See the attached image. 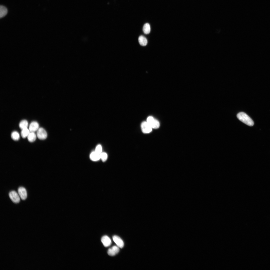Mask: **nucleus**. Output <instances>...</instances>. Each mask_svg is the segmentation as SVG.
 <instances>
[{
	"label": "nucleus",
	"mask_w": 270,
	"mask_h": 270,
	"mask_svg": "<svg viewBox=\"0 0 270 270\" xmlns=\"http://www.w3.org/2000/svg\"><path fill=\"white\" fill-rule=\"evenodd\" d=\"M119 247L117 246H114L109 248L108 251V254L110 256H113L117 254L119 251Z\"/></svg>",
	"instance_id": "6e6552de"
},
{
	"label": "nucleus",
	"mask_w": 270,
	"mask_h": 270,
	"mask_svg": "<svg viewBox=\"0 0 270 270\" xmlns=\"http://www.w3.org/2000/svg\"><path fill=\"white\" fill-rule=\"evenodd\" d=\"M29 130L30 132H34L37 131L39 128V125L36 122H32L29 126Z\"/></svg>",
	"instance_id": "1a4fd4ad"
},
{
	"label": "nucleus",
	"mask_w": 270,
	"mask_h": 270,
	"mask_svg": "<svg viewBox=\"0 0 270 270\" xmlns=\"http://www.w3.org/2000/svg\"><path fill=\"white\" fill-rule=\"evenodd\" d=\"M30 132L29 129L26 128L22 130L21 134L22 137L23 138H24L28 137Z\"/></svg>",
	"instance_id": "f3484780"
},
{
	"label": "nucleus",
	"mask_w": 270,
	"mask_h": 270,
	"mask_svg": "<svg viewBox=\"0 0 270 270\" xmlns=\"http://www.w3.org/2000/svg\"><path fill=\"white\" fill-rule=\"evenodd\" d=\"M95 151L100 154L102 152V147L100 144H98L96 146Z\"/></svg>",
	"instance_id": "aec40b11"
},
{
	"label": "nucleus",
	"mask_w": 270,
	"mask_h": 270,
	"mask_svg": "<svg viewBox=\"0 0 270 270\" xmlns=\"http://www.w3.org/2000/svg\"><path fill=\"white\" fill-rule=\"evenodd\" d=\"M143 31L145 34H149L150 31V24L148 23L145 24L143 27Z\"/></svg>",
	"instance_id": "2eb2a0df"
},
{
	"label": "nucleus",
	"mask_w": 270,
	"mask_h": 270,
	"mask_svg": "<svg viewBox=\"0 0 270 270\" xmlns=\"http://www.w3.org/2000/svg\"><path fill=\"white\" fill-rule=\"evenodd\" d=\"M90 159L92 161H97L100 159V154L95 151H94L92 152L90 154Z\"/></svg>",
	"instance_id": "9b49d317"
},
{
	"label": "nucleus",
	"mask_w": 270,
	"mask_h": 270,
	"mask_svg": "<svg viewBox=\"0 0 270 270\" xmlns=\"http://www.w3.org/2000/svg\"><path fill=\"white\" fill-rule=\"evenodd\" d=\"M8 10L6 8L2 6H0V18H2L5 16L7 14Z\"/></svg>",
	"instance_id": "ddd939ff"
},
{
	"label": "nucleus",
	"mask_w": 270,
	"mask_h": 270,
	"mask_svg": "<svg viewBox=\"0 0 270 270\" xmlns=\"http://www.w3.org/2000/svg\"><path fill=\"white\" fill-rule=\"evenodd\" d=\"M36 136L40 139L43 140L46 138L47 134L46 131L44 128H40L37 131Z\"/></svg>",
	"instance_id": "39448f33"
},
{
	"label": "nucleus",
	"mask_w": 270,
	"mask_h": 270,
	"mask_svg": "<svg viewBox=\"0 0 270 270\" xmlns=\"http://www.w3.org/2000/svg\"><path fill=\"white\" fill-rule=\"evenodd\" d=\"M28 124V122L26 120H23L20 122L19 127L22 130L27 128Z\"/></svg>",
	"instance_id": "dca6fc26"
},
{
	"label": "nucleus",
	"mask_w": 270,
	"mask_h": 270,
	"mask_svg": "<svg viewBox=\"0 0 270 270\" xmlns=\"http://www.w3.org/2000/svg\"><path fill=\"white\" fill-rule=\"evenodd\" d=\"M141 126L142 131L144 133H148L152 131V128L147 122H142Z\"/></svg>",
	"instance_id": "20e7f679"
},
{
	"label": "nucleus",
	"mask_w": 270,
	"mask_h": 270,
	"mask_svg": "<svg viewBox=\"0 0 270 270\" xmlns=\"http://www.w3.org/2000/svg\"><path fill=\"white\" fill-rule=\"evenodd\" d=\"M36 135L34 132H30L27 137L28 141L31 142H34L36 138Z\"/></svg>",
	"instance_id": "4468645a"
},
{
	"label": "nucleus",
	"mask_w": 270,
	"mask_h": 270,
	"mask_svg": "<svg viewBox=\"0 0 270 270\" xmlns=\"http://www.w3.org/2000/svg\"><path fill=\"white\" fill-rule=\"evenodd\" d=\"M114 242L119 248H122L124 245V242L118 236L114 235L112 237Z\"/></svg>",
	"instance_id": "0eeeda50"
},
{
	"label": "nucleus",
	"mask_w": 270,
	"mask_h": 270,
	"mask_svg": "<svg viewBox=\"0 0 270 270\" xmlns=\"http://www.w3.org/2000/svg\"><path fill=\"white\" fill-rule=\"evenodd\" d=\"M237 117L240 120L248 126H252L254 125V122L252 119L244 112L238 113L237 115Z\"/></svg>",
	"instance_id": "f257e3e1"
},
{
	"label": "nucleus",
	"mask_w": 270,
	"mask_h": 270,
	"mask_svg": "<svg viewBox=\"0 0 270 270\" xmlns=\"http://www.w3.org/2000/svg\"><path fill=\"white\" fill-rule=\"evenodd\" d=\"M11 137L13 140H19L20 136L18 132L16 131H14L12 132L11 134Z\"/></svg>",
	"instance_id": "a211bd4d"
},
{
	"label": "nucleus",
	"mask_w": 270,
	"mask_h": 270,
	"mask_svg": "<svg viewBox=\"0 0 270 270\" xmlns=\"http://www.w3.org/2000/svg\"><path fill=\"white\" fill-rule=\"evenodd\" d=\"M100 158L103 162H105L107 158V154L105 152H102L100 154Z\"/></svg>",
	"instance_id": "6ab92c4d"
},
{
	"label": "nucleus",
	"mask_w": 270,
	"mask_h": 270,
	"mask_svg": "<svg viewBox=\"0 0 270 270\" xmlns=\"http://www.w3.org/2000/svg\"><path fill=\"white\" fill-rule=\"evenodd\" d=\"M18 194L21 199L25 200L27 197V193L25 188L23 187H19L18 190Z\"/></svg>",
	"instance_id": "423d86ee"
},
{
	"label": "nucleus",
	"mask_w": 270,
	"mask_h": 270,
	"mask_svg": "<svg viewBox=\"0 0 270 270\" xmlns=\"http://www.w3.org/2000/svg\"><path fill=\"white\" fill-rule=\"evenodd\" d=\"M146 122L152 128H157L160 126V124L158 121L152 116L148 117Z\"/></svg>",
	"instance_id": "f03ea898"
},
{
	"label": "nucleus",
	"mask_w": 270,
	"mask_h": 270,
	"mask_svg": "<svg viewBox=\"0 0 270 270\" xmlns=\"http://www.w3.org/2000/svg\"><path fill=\"white\" fill-rule=\"evenodd\" d=\"M101 241L104 246L106 247L109 246L112 243L110 239L106 236H103L101 238Z\"/></svg>",
	"instance_id": "9d476101"
},
{
	"label": "nucleus",
	"mask_w": 270,
	"mask_h": 270,
	"mask_svg": "<svg viewBox=\"0 0 270 270\" xmlns=\"http://www.w3.org/2000/svg\"><path fill=\"white\" fill-rule=\"evenodd\" d=\"M138 40L140 44L142 46H145L147 44V40L146 38L143 36H140L138 38Z\"/></svg>",
	"instance_id": "f8f14e48"
},
{
	"label": "nucleus",
	"mask_w": 270,
	"mask_h": 270,
	"mask_svg": "<svg viewBox=\"0 0 270 270\" xmlns=\"http://www.w3.org/2000/svg\"><path fill=\"white\" fill-rule=\"evenodd\" d=\"M9 196L10 199L14 203H18L20 202V196L16 191L14 190L10 191L9 193Z\"/></svg>",
	"instance_id": "7ed1b4c3"
}]
</instances>
